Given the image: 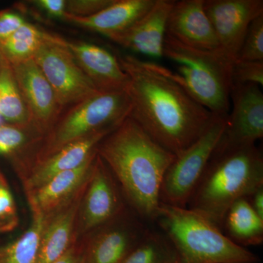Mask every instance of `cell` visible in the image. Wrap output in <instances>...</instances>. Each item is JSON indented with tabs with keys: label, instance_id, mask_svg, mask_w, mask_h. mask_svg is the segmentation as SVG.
I'll list each match as a JSON object with an SVG mask.
<instances>
[{
	"label": "cell",
	"instance_id": "obj_1",
	"mask_svg": "<svg viewBox=\"0 0 263 263\" xmlns=\"http://www.w3.org/2000/svg\"><path fill=\"white\" fill-rule=\"evenodd\" d=\"M117 57L129 77V117L159 144L179 155L203 133L213 114L173 80L167 69L134 56Z\"/></svg>",
	"mask_w": 263,
	"mask_h": 263
},
{
	"label": "cell",
	"instance_id": "obj_2",
	"mask_svg": "<svg viewBox=\"0 0 263 263\" xmlns=\"http://www.w3.org/2000/svg\"><path fill=\"white\" fill-rule=\"evenodd\" d=\"M137 215L155 221L166 171L176 155L159 144L128 117L97 146Z\"/></svg>",
	"mask_w": 263,
	"mask_h": 263
},
{
	"label": "cell",
	"instance_id": "obj_3",
	"mask_svg": "<svg viewBox=\"0 0 263 263\" xmlns=\"http://www.w3.org/2000/svg\"><path fill=\"white\" fill-rule=\"evenodd\" d=\"M262 186L263 157L256 145L215 150L187 207L221 229L228 209Z\"/></svg>",
	"mask_w": 263,
	"mask_h": 263
},
{
	"label": "cell",
	"instance_id": "obj_4",
	"mask_svg": "<svg viewBox=\"0 0 263 263\" xmlns=\"http://www.w3.org/2000/svg\"><path fill=\"white\" fill-rule=\"evenodd\" d=\"M130 110L125 90L99 91L64 110L51 130L15 162V168L20 175L71 143L97 132L117 127L129 117Z\"/></svg>",
	"mask_w": 263,
	"mask_h": 263
},
{
	"label": "cell",
	"instance_id": "obj_5",
	"mask_svg": "<svg viewBox=\"0 0 263 263\" xmlns=\"http://www.w3.org/2000/svg\"><path fill=\"white\" fill-rule=\"evenodd\" d=\"M155 221L174 246L180 263H259L253 252L190 208L161 202Z\"/></svg>",
	"mask_w": 263,
	"mask_h": 263
},
{
	"label": "cell",
	"instance_id": "obj_6",
	"mask_svg": "<svg viewBox=\"0 0 263 263\" xmlns=\"http://www.w3.org/2000/svg\"><path fill=\"white\" fill-rule=\"evenodd\" d=\"M163 57L172 62L176 72L170 77L213 115L228 116L231 108L233 62L221 51L189 47L166 35Z\"/></svg>",
	"mask_w": 263,
	"mask_h": 263
},
{
	"label": "cell",
	"instance_id": "obj_7",
	"mask_svg": "<svg viewBox=\"0 0 263 263\" xmlns=\"http://www.w3.org/2000/svg\"><path fill=\"white\" fill-rule=\"evenodd\" d=\"M228 116L213 115L200 137L176 155L161 188V202L186 208L201 180L226 129Z\"/></svg>",
	"mask_w": 263,
	"mask_h": 263
},
{
	"label": "cell",
	"instance_id": "obj_8",
	"mask_svg": "<svg viewBox=\"0 0 263 263\" xmlns=\"http://www.w3.org/2000/svg\"><path fill=\"white\" fill-rule=\"evenodd\" d=\"M32 59L51 84L64 110L98 92L63 38L55 35L46 41Z\"/></svg>",
	"mask_w": 263,
	"mask_h": 263
},
{
	"label": "cell",
	"instance_id": "obj_9",
	"mask_svg": "<svg viewBox=\"0 0 263 263\" xmlns=\"http://www.w3.org/2000/svg\"><path fill=\"white\" fill-rule=\"evenodd\" d=\"M124 210L116 180L97 153L81 200L76 239L86 238Z\"/></svg>",
	"mask_w": 263,
	"mask_h": 263
},
{
	"label": "cell",
	"instance_id": "obj_10",
	"mask_svg": "<svg viewBox=\"0 0 263 263\" xmlns=\"http://www.w3.org/2000/svg\"><path fill=\"white\" fill-rule=\"evenodd\" d=\"M10 66L29 112L31 130L41 141L51 130L64 109L33 59Z\"/></svg>",
	"mask_w": 263,
	"mask_h": 263
},
{
	"label": "cell",
	"instance_id": "obj_11",
	"mask_svg": "<svg viewBox=\"0 0 263 263\" xmlns=\"http://www.w3.org/2000/svg\"><path fill=\"white\" fill-rule=\"evenodd\" d=\"M231 101L232 110L216 151L256 145L263 137V94L260 86H233Z\"/></svg>",
	"mask_w": 263,
	"mask_h": 263
},
{
	"label": "cell",
	"instance_id": "obj_12",
	"mask_svg": "<svg viewBox=\"0 0 263 263\" xmlns=\"http://www.w3.org/2000/svg\"><path fill=\"white\" fill-rule=\"evenodd\" d=\"M204 9L221 51L235 62L249 26L263 15L262 0H204Z\"/></svg>",
	"mask_w": 263,
	"mask_h": 263
},
{
	"label": "cell",
	"instance_id": "obj_13",
	"mask_svg": "<svg viewBox=\"0 0 263 263\" xmlns=\"http://www.w3.org/2000/svg\"><path fill=\"white\" fill-rule=\"evenodd\" d=\"M148 230L124 210L84 238V263H122Z\"/></svg>",
	"mask_w": 263,
	"mask_h": 263
},
{
	"label": "cell",
	"instance_id": "obj_14",
	"mask_svg": "<svg viewBox=\"0 0 263 263\" xmlns=\"http://www.w3.org/2000/svg\"><path fill=\"white\" fill-rule=\"evenodd\" d=\"M175 0H155L148 11L125 30L108 37L129 51L159 60L163 57L167 24Z\"/></svg>",
	"mask_w": 263,
	"mask_h": 263
},
{
	"label": "cell",
	"instance_id": "obj_15",
	"mask_svg": "<svg viewBox=\"0 0 263 263\" xmlns=\"http://www.w3.org/2000/svg\"><path fill=\"white\" fill-rule=\"evenodd\" d=\"M114 129L115 128L103 129L93 133L64 146L53 155L33 164L19 175L25 193L40 187L57 175L75 169L84 164L97 152V146L100 141Z\"/></svg>",
	"mask_w": 263,
	"mask_h": 263
},
{
	"label": "cell",
	"instance_id": "obj_16",
	"mask_svg": "<svg viewBox=\"0 0 263 263\" xmlns=\"http://www.w3.org/2000/svg\"><path fill=\"white\" fill-rule=\"evenodd\" d=\"M189 47L221 50L215 32L204 9V0L175 1L167 24V34Z\"/></svg>",
	"mask_w": 263,
	"mask_h": 263
},
{
	"label": "cell",
	"instance_id": "obj_17",
	"mask_svg": "<svg viewBox=\"0 0 263 263\" xmlns=\"http://www.w3.org/2000/svg\"><path fill=\"white\" fill-rule=\"evenodd\" d=\"M66 46L99 91L126 90L129 77L117 56L92 43L66 41Z\"/></svg>",
	"mask_w": 263,
	"mask_h": 263
},
{
	"label": "cell",
	"instance_id": "obj_18",
	"mask_svg": "<svg viewBox=\"0 0 263 263\" xmlns=\"http://www.w3.org/2000/svg\"><path fill=\"white\" fill-rule=\"evenodd\" d=\"M96 157L97 152L79 167L57 175L42 186L26 193L32 214L46 218L70 201L87 182Z\"/></svg>",
	"mask_w": 263,
	"mask_h": 263
},
{
	"label": "cell",
	"instance_id": "obj_19",
	"mask_svg": "<svg viewBox=\"0 0 263 263\" xmlns=\"http://www.w3.org/2000/svg\"><path fill=\"white\" fill-rule=\"evenodd\" d=\"M86 183L70 201L46 218L35 263L54 262L77 241L76 224Z\"/></svg>",
	"mask_w": 263,
	"mask_h": 263
},
{
	"label": "cell",
	"instance_id": "obj_20",
	"mask_svg": "<svg viewBox=\"0 0 263 263\" xmlns=\"http://www.w3.org/2000/svg\"><path fill=\"white\" fill-rule=\"evenodd\" d=\"M155 0H114L109 6L89 17L66 13L64 20L109 37L125 30L152 8Z\"/></svg>",
	"mask_w": 263,
	"mask_h": 263
},
{
	"label": "cell",
	"instance_id": "obj_21",
	"mask_svg": "<svg viewBox=\"0 0 263 263\" xmlns=\"http://www.w3.org/2000/svg\"><path fill=\"white\" fill-rule=\"evenodd\" d=\"M221 230L230 240L245 248L263 242V219L254 212L247 197H242L228 209Z\"/></svg>",
	"mask_w": 263,
	"mask_h": 263
},
{
	"label": "cell",
	"instance_id": "obj_22",
	"mask_svg": "<svg viewBox=\"0 0 263 263\" xmlns=\"http://www.w3.org/2000/svg\"><path fill=\"white\" fill-rule=\"evenodd\" d=\"M55 37L26 22L10 37L0 43V51L8 65L30 60L43 43Z\"/></svg>",
	"mask_w": 263,
	"mask_h": 263
},
{
	"label": "cell",
	"instance_id": "obj_23",
	"mask_svg": "<svg viewBox=\"0 0 263 263\" xmlns=\"http://www.w3.org/2000/svg\"><path fill=\"white\" fill-rule=\"evenodd\" d=\"M0 116L7 124L32 133L29 112L10 65H5L0 72Z\"/></svg>",
	"mask_w": 263,
	"mask_h": 263
},
{
	"label": "cell",
	"instance_id": "obj_24",
	"mask_svg": "<svg viewBox=\"0 0 263 263\" xmlns=\"http://www.w3.org/2000/svg\"><path fill=\"white\" fill-rule=\"evenodd\" d=\"M122 263H180L179 255L162 232L148 231Z\"/></svg>",
	"mask_w": 263,
	"mask_h": 263
},
{
	"label": "cell",
	"instance_id": "obj_25",
	"mask_svg": "<svg viewBox=\"0 0 263 263\" xmlns=\"http://www.w3.org/2000/svg\"><path fill=\"white\" fill-rule=\"evenodd\" d=\"M46 218L32 214V220L23 235L0 247V263H35Z\"/></svg>",
	"mask_w": 263,
	"mask_h": 263
},
{
	"label": "cell",
	"instance_id": "obj_26",
	"mask_svg": "<svg viewBox=\"0 0 263 263\" xmlns=\"http://www.w3.org/2000/svg\"><path fill=\"white\" fill-rule=\"evenodd\" d=\"M41 140L24 128L5 124L0 125V156L16 160Z\"/></svg>",
	"mask_w": 263,
	"mask_h": 263
},
{
	"label": "cell",
	"instance_id": "obj_27",
	"mask_svg": "<svg viewBox=\"0 0 263 263\" xmlns=\"http://www.w3.org/2000/svg\"><path fill=\"white\" fill-rule=\"evenodd\" d=\"M19 224L18 208L8 180L0 171V234L16 229Z\"/></svg>",
	"mask_w": 263,
	"mask_h": 263
},
{
	"label": "cell",
	"instance_id": "obj_28",
	"mask_svg": "<svg viewBox=\"0 0 263 263\" xmlns=\"http://www.w3.org/2000/svg\"><path fill=\"white\" fill-rule=\"evenodd\" d=\"M236 60L263 62V15L249 26Z\"/></svg>",
	"mask_w": 263,
	"mask_h": 263
},
{
	"label": "cell",
	"instance_id": "obj_29",
	"mask_svg": "<svg viewBox=\"0 0 263 263\" xmlns=\"http://www.w3.org/2000/svg\"><path fill=\"white\" fill-rule=\"evenodd\" d=\"M232 81L235 85H263V62L235 60L232 68Z\"/></svg>",
	"mask_w": 263,
	"mask_h": 263
},
{
	"label": "cell",
	"instance_id": "obj_30",
	"mask_svg": "<svg viewBox=\"0 0 263 263\" xmlns=\"http://www.w3.org/2000/svg\"><path fill=\"white\" fill-rule=\"evenodd\" d=\"M114 0H66V13L77 17H89L105 9Z\"/></svg>",
	"mask_w": 263,
	"mask_h": 263
},
{
	"label": "cell",
	"instance_id": "obj_31",
	"mask_svg": "<svg viewBox=\"0 0 263 263\" xmlns=\"http://www.w3.org/2000/svg\"><path fill=\"white\" fill-rule=\"evenodd\" d=\"M26 21L16 12L11 10L0 11V43L10 37L13 33L20 29Z\"/></svg>",
	"mask_w": 263,
	"mask_h": 263
},
{
	"label": "cell",
	"instance_id": "obj_32",
	"mask_svg": "<svg viewBox=\"0 0 263 263\" xmlns=\"http://www.w3.org/2000/svg\"><path fill=\"white\" fill-rule=\"evenodd\" d=\"M32 3L53 18H61L64 20L67 13L65 0H35Z\"/></svg>",
	"mask_w": 263,
	"mask_h": 263
},
{
	"label": "cell",
	"instance_id": "obj_33",
	"mask_svg": "<svg viewBox=\"0 0 263 263\" xmlns=\"http://www.w3.org/2000/svg\"><path fill=\"white\" fill-rule=\"evenodd\" d=\"M84 240L74 242L63 255L53 263H84Z\"/></svg>",
	"mask_w": 263,
	"mask_h": 263
},
{
	"label": "cell",
	"instance_id": "obj_34",
	"mask_svg": "<svg viewBox=\"0 0 263 263\" xmlns=\"http://www.w3.org/2000/svg\"><path fill=\"white\" fill-rule=\"evenodd\" d=\"M254 212L263 219V186L247 197Z\"/></svg>",
	"mask_w": 263,
	"mask_h": 263
},
{
	"label": "cell",
	"instance_id": "obj_35",
	"mask_svg": "<svg viewBox=\"0 0 263 263\" xmlns=\"http://www.w3.org/2000/svg\"><path fill=\"white\" fill-rule=\"evenodd\" d=\"M4 120H3V118H2L1 116H0V125H2V124H5Z\"/></svg>",
	"mask_w": 263,
	"mask_h": 263
}]
</instances>
